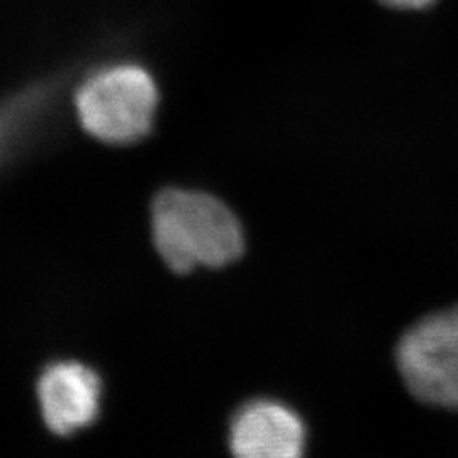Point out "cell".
<instances>
[{
    "label": "cell",
    "instance_id": "6da1fadb",
    "mask_svg": "<svg viewBox=\"0 0 458 458\" xmlns=\"http://www.w3.org/2000/svg\"><path fill=\"white\" fill-rule=\"evenodd\" d=\"M151 238L165 265L177 274L226 267L245 250L236 214L217 197L192 189H165L153 199Z\"/></svg>",
    "mask_w": 458,
    "mask_h": 458
},
{
    "label": "cell",
    "instance_id": "7a4b0ae2",
    "mask_svg": "<svg viewBox=\"0 0 458 458\" xmlns=\"http://www.w3.org/2000/svg\"><path fill=\"white\" fill-rule=\"evenodd\" d=\"M160 94L151 72L121 60L92 70L79 83L73 107L83 131L98 143L128 147L155 126Z\"/></svg>",
    "mask_w": 458,
    "mask_h": 458
},
{
    "label": "cell",
    "instance_id": "3957f363",
    "mask_svg": "<svg viewBox=\"0 0 458 458\" xmlns=\"http://www.w3.org/2000/svg\"><path fill=\"white\" fill-rule=\"evenodd\" d=\"M397 365L416 399L458 410V306L410 327L397 344Z\"/></svg>",
    "mask_w": 458,
    "mask_h": 458
},
{
    "label": "cell",
    "instance_id": "277c9868",
    "mask_svg": "<svg viewBox=\"0 0 458 458\" xmlns=\"http://www.w3.org/2000/svg\"><path fill=\"white\" fill-rule=\"evenodd\" d=\"M36 397L49 431L70 437L96 423L104 386L98 372L83 361H51L38 377Z\"/></svg>",
    "mask_w": 458,
    "mask_h": 458
},
{
    "label": "cell",
    "instance_id": "5b68a950",
    "mask_svg": "<svg viewBox=\"0 0 458 458\" xmlns=\"http://www.w3.org/2000/svg\"><path fill=\"white\" fill-rule=\"evenodd\" d=\"M228 440L233 458H304L308 435L293 408L255 399L233 416Z\"/></svg>",
    "mask_w": 458,
    "mask_h": 458
},
{
    "label": "cell",
    "instance_id": "8992f818",
    "mask_svg": "<svg viewBox=\"0 0 458 458\" xmlns=\"http://www.w3.org/2000/svg\"><path fill=\"white\" fill-rule=\"evenodd\" d=\"M378 2L399 11H420V9L429 7L435 0H378Z\"/></svg>",
    "mask_w": 458,
    "mask_h": 458
}]
</instances>
